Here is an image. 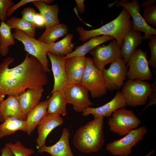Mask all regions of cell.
<instances>
[{"label": "cell", "mask_w": 156, "mask_h": 156, "mask_svg": "<svg viewBox=\"0 0 156 156\" xmlns=\"http://www.w3.org/2000/svg\"><path fill=\"white\" fill-rule=\"evenodd\" d=\"M152 89L151 93L148 96L149 101L147 105L145 107L143 111L144 110L148 107L156 104V78L153 80L151 84Z\"/></svg>", "instance_id": "36"}, {"label": "cell", "mask_w": 156, "mask_h": 156, "mask_svg": "<svg viewBox=\"0 0 156 156\" xmlns=\"http://www.w3.org/2000/svg\"><path fill=\"white\" fill-rule=\"evenodd\" d=\"M70 132L68 129H63L62 135L58 141L50 146L45 145L39 148V153L46 152L52 156H74L69 144Z\"/></svg>", "instance_id": "19"}, {"label": "cell", "mask_w": 156, "mask_h": 156, "mask_svg": "<svg viewBox=\"0 0 156 156\" xmlns=\"http://www.w3.org/2000/svg\"><path fill=\"white\" fill-rule=\"evenodd\" d=\"M142 16L147 24L156 27V4H154L144 8Z\"/></svg>", "instance_id": "32"}, {"label": "cell", "mask_w": 156, "mask_h": 156, "mask_svg": "<svg viewBox=\"0 0 156 156\" xmlns=\"http://www.w3.org/2000/svg\"><path fill=\"white\" fill-rule=\"evenodd\" d=\"M156 2V0H148L143 2L141 4H140V6L141 7L145 8L155 4Z\"/></svg>", "instance_id": "41"}, {"label": "cell", "mask_w": 156, "mask_h": 156, "mask_svg": "<svg viewBox=\"0 0 156 156\" xmlns=\"http://www.w3.org/2000/svg\"><path fill=\"white\" fill-rule=\"evenodd\" d=\"M44 91L43 87L28 89L18 96L20 109L25 116L39 103Z\"/></svg>", "instance_id": "18"}, {"label": "cell", "mask_w": 156, "mask_h": 156, "mask_svg": "<svg viewBox=\"0 0 156 156\" xmlns=\"http://www.w3.org/2000/svg\"><path fill=\"white\" fill-rule=\"evenodd\" d=\"M128 67L122 58L111 63L109 67L102 71L105 85L110 91L119 90L127 77Z\"/></svg>", "instance_id": "12"}, {"label": "cell", "mask_w": 156, "mask_h": 156, "mask_svg": "<svg viewBox=\"0 0 156 156\" xmlns=\"http://www.w3.org/2000/svg\"><path fill=\"white\" fill-rule=\"evenodd\" d=\"M75 2L78 12L81 13H83L85 12V5L83 0H76Z\"/></svg>", "instance_id": "39"}, {"label": "cell", "mask_w": 156, "mask_h": 156, "mask_svg": "<svg viewBox=\"0 0 156 156\" xmlns=\"http://www.w3.org/2000/svg\"><path fill=\"white\" fill-rule=\"evenodd\" d=\"M115 5L118 7H122L127 10L133 20L131 29L144 32V40H150L153 35H156V29L149 25L141 14L140 4L138 0H133L130 2L125 0L117 1Z\"/></svg>", "instance_id": "10"}, {"label": "cell", "mask_w": 156, "mask_h": 156, "mask_svg": "<svg viewBox=\"0 0 156 156\" xmlns=\"http://www.w3.org/2000/svg\"></svg>", "instance_id": "43"}, {"label": "cell", "mask_w": 156, "mask_h": 156, "mask_svg": "<svg viewBox=\"0 0 156 156\" xmlns=\"http://www.w3.org/2000/svg\"><path fill=\"white\" fill-rule=\"evenodd\" d=\"M6 23L11 29H18L22 31L28 36L34 38L37 27L33 23L21 18L12 17L6 20Z\"/></svg>", "instance_id": "30"}, {"label": "cell", "mask_w": 156, "mask_h": 156, "mask_svg": "<svg viewBox=\"0 0 156 156\" xmlns=\"http://www.w3.org/2000/svg\"><path fill=\"white\" fill-rule=\"evenodd\" d=\"M127 10L123 8L119 15L115 19L99 28L86 30L81 26L76 28L82 42L88 40L92 37L100 35H108L114 37L120 47H121L123 38L126 33L132 28L133 21Z\"/></svg>", "instance_id": "3"}, {"label": "cell", "mask_w": 156, "mask_h": 156, "mask_svg": "<svg viewBox=\"0 0 156 156\" xmlns=\"http://www.w3.org/2000/svg\"><path fill=\"white\" fill-rule=\"evenodd\" d=\"M36 0H21L17 4L10 8L7 12V16H10L17 9L21 6L29 3L32 2Z\"/></svg>", "instance_id": "37"}, {"label": "cell", "mask_w": 156, "mask_h": 156, "mask_svg": "<svg viewBox=\"0 0 156 156\" xmlns=\"http://www.w3.org/2000/svg\"><path fill=\"white\" fill-rule=\"evenodd\" d=\"M151 52V57L149 60L148 64L151 67L156 68V36L153 35L148 43Z\"/></svg>", "instance_id": "33"}, {"label": "cell", "mask_w": 156, "mask_h": 156, "mask_svg": "<svg viewBox=\"0 0 156 156\" xmlns=\"http://www.w3.org/2000/svg\"><path fill=\"white\" fill-rule=\"evenodd\" d=\"M14 60L8 57L0 63V103L6 95H18L26 89L43 87L48 83L47 73L35 57L27 53L21 63L9 68Z\"/></svg>", "instance_id": "1"}, {"label": "cell", "mask_w": 156, "mask_h": 156, "mask_svg": "<svg viewBox=\"0 0 156 156\" xmlns=\"http://www.w3.org/2000/svg\"><path fill=\"white\" fill-rule=\"evenodd\" d=\"M37 27H42L45 26V21L42 15L37 13L35 16L33 22Z\"/></svg>", "instance_id": "38"}, {"label": "cell", "mask_w": 156, "mask_h": 156, "mask_svg": "<svg viewBox=\"0 0 156 156\" xmlns=\"http://www.w3.org/2000/svg\"><path fill=\"white\" fill-rule=\"evenodd\" d=\"M14 5L12 0H0V19L1 21H6L8 10Z\"/></svg>", "instance_id": "34"}, {"label": "cell", "mask_w": 156, "mask_h": 156, "mask_svg": "<svg viewBox=\"0 0 156 156\" xmlns=\"http://www.w3.org/2000/svg\"><path fill=\"white\" fill-rule=\"evenodd\" d=\"M63 122L60 115L46 113L37 126L38 136L36 142L39 148L45 145L46 138L51 131Z\"/></svg>", "instance_id": "17"}, {"label": "cell", "mask_w": 156, "mask_h": 156, "mask_svg": "<svg viewBox=\"0 0 156 156\" xmlns=\"http://www.w3.org/2000/svg\"><path fill=\"white\" fill-rule=\"evenodd\" d=\"M68 28L64 24L59 23L48 28L38 38V40L48 44L54 42L59 38L67 35Z\"/></svg>", "instance_id": "26"}, {"label": "cell", "mask_w": 156, "mask_h": 156, "mask_svg": "<svg viewBox=\"0 0 156 156\" xmlns=\"http://www.w3.org/2000/svg\"><path fill=\"white\" fill-rule=\"evenodd\" d=\"M86 56L66 58L65 69L68 83L80 84L85 69Z\"/></svg>", "instance_id": "16"}, {"label": "cell", "mask_w": 156, "mask_h": 156, "mask_svg": "<svg viewBox=\"0 0 156 156\" xmlns=\"http://www.w3.org/2000/svg\"><path fill=\"white\" fill-rule=\"evenodd\" d=\"M104 118L103 117L94 118L76 131L73 142L78 150L88 153L101 149L105 141Z\"/></svg>", "instance_id": "2"}, {"label": "cell", "mask_w": 156, "mask_h": 156, "mask_svg": "<svg viewBox=\"0 0 156 156\" xmlns=\"http://www.w3.org/2000/svg\"><path fill=\"white\" fill-rule=\"evenodd\" d=\"M143 40V36L139 31L131 29L126 33L123 38L121 51V58L126 64L132 53Z\"/></svg>", "instance_id": "22"}, {"label": "cell", "mask_w": 156, "mask_h": 156, "mask_svg": "<svg viewBox=\"0 0 156 156\" xmlns=\"http://www.w3.org/2000/svg\"><path fill=\"white\" fill-rule=\"evenodd\" d=\"M51 93V96L47 100V113L51 115H67L66 105L67 103L64 93L57 91Z\"/></svg>", "instance_id": "24"}, {"label": "cell", "mask_w": 156, "mask_h": 156, "mask_svg": "<svg viewBox=\"0 0 156 156\" xmlns=\"http://www.w3.org/2000/svg\"><path fill=\"white\" fill-rule=\"evenodd\" d=\"M25 124V120L14 117L6 118L0 124V138L13 134L18 130L23 131Z\"/></svg>", "instance_id": "28"}, {"label": "cell", "mask_w": 156, "mask_h": 156, "mask_svg": "<svg viewBox=\"0 0 156 156\" xmlns=\"http://www.w3.org/2000/svg\"><path fill=\"white\" fill-rule=\"evenodd\" d=\"M73 37L72 34H68L58 42L50 44L48 53L61 56L71 53L74 47L75 44L72 42Z\"/></svg>", "instance_id": "27"}, {"label": "cell", "mask_w": 156, "mask_h": 156, "mask_svg": "<svg viewBox=\"0 0 156 156\" xmlns=\"http://www.w3.org/2000/svg\"><path fill=\"white\" fill-rule=\"evenodd\" d=\"M127 106L125 101L121 92L118 91L113 98L110 101L100 107L94 108L90 107L87 108L83 112L82 115L86 116L90 114L94 118L99 117L109 118L114 112L117 109Z\"/></svg>", "instance_id": "15"}, {"label": "cell", "mask_w": 156, "mask_h": 156, "mask_svg": "<svg viewBox=\"0 0 156 156\" xmlns=\"http://www.w3.org/2000/svg\"><path fill=\"white\" fill-rule=\"evenodd\" d=\"M151 89V84L148 81L129 79L124 83L121 92L127 106L135 107L145 104Z\"/></svg>", "instance_id": "4"}, {"label": "cell", "mask_w": 156, "mask_h": 156, "mask_svg": "<svg viewBox=\"0 0 156 156\" xmlns=\"http://www.w3.org/2000/svg\"><path fill=\"white\" fill-rule=\"evenodd\" d=\"M11 27L4 22L1 21L0 25V54L5 56L9 51V47L15 44Z\"/></svg>", "instance_id": "29"}, {"label": "cell", "mask_w": 156, "mask_h": 156, "mask_svg": "<svg viewBox=\"0 0 156 156\" xmlns=\"http://www.w3.org/2000/svg\"><path fill=\"white\" fill-rule=\"evenodd\" d=\"M114 39V38L112 36L105 35L91 38L88 42L76 47L75 50L64 57L66 58L74 56H85L87 53L96 47Z\"/></svg>", "instance_id": "25"}, {"label": "cell", "mask_w": 156, "mask_h": 156, "mask_svg": "<svg viewBox=\"0 0 156 156\" xmlns=\"http://www.w3.org/2000/svg\"><path fill=\"white\" fill-rule=\"evenodd\" d=\"M80 84L90 92L93 98L105 94L107 90L102 71L95 66L92 59L87 57L85 69Z\"/></svg>", "instance_id": "6"}, {"label": "cell", "mask_w": 156, "mask_h": 156, "mask_svg": "<svg viewBox=\"0 0 156 156\" xmlns=\"http://www.w3.org/2000/svg\"><path fill=\"white\" fill-rule=\"evenodd\" d=\"M47 55L51 61L54 77L53 88L51 93L57 91L63 93L65 87L68 83L65 69L66 58L64 56L49 53Z\"/></svg>", "instance_id": "14"}, {"label": "cell", "mask_w": 156, "mask_h": 156, "mask_svg": "<svg viewBox=\"0 0 156 156\" xmlns=\"http://www.w3.org/2000/svg\"><path fill=\"white\" fill-rule=\"evenodd\" d=\"M12 35L14 39L23 44L25 51L38 60L46 73L50 72L47 56L50 44L40 41L34 37H30L18 29H15Z\"/></svg>", "instance_id": "7"}, {"label": "cell", "mask_w": 156, "mask_h": 156, "mask_svg": "<svg viewBox=\"0 0 156 156\" xmlns=\"http://www.w3.org/2000/svg\"><path fill=\"white\" fill-rule=\"evenodd\" d=\"M1 156H14L12 151L6 144L1 149Z\"/></svg>", "instance_id": "40"}, {"label": "cell", "mask_w": 156, "mask_h": 156, "mask_svg": "<svg viewBox=\"0 0 156 156\" xmlns=\"http://www.w3.org/2000/svg\"><path fill=\"white\" fill-rule=\"evenodd\" d=\"M63 93L67 103L72 105L76 112H82L94 105L90 99L88 91L80 84L68 83L65 87Z\"/></svg>", "instance_id": "13"}, {"label": "cell", "mask_w": 156, "mask_h": 156, "mask_svg": "<svg viewBox=\"0 0 156 156\" xmlns=\"http://www.w3.org/2000/svg\"><path fill=\"white\" fill-rule=\"evenodd\" d=\"M147 53L140 49H136L132 53L126 64L129 67L127 74L129 79L145 81L152 78L153 74L149 67Z\"/></svg>", "instance_id": "9"}, {"label": "cell", "mask_w": 156, "mask_h": 156, "mask_svg": "<svg viewBox=\"0 0 156 156\" xmlns=\"http://www.w3.org/2000/svg\"><path fill=\"white\" fill-rule=\"evenodd\" d=\"M53 1L52 0H36L32 2L43 17L46 28L60 23L58 17L59 6L57 4L49 5Z\"/></svg>", "instance_id": "21"}, {"label": "cell", "mask_w": 156, "mask_h": 156, "mask_svg": "<svg viewBox=\"0 0 156 156\" xmlns=\"http://www.w3.org/2000/svg\"><path fill=\"white\" fill-rule=\"evenodd\" d=\"M6 144L12 151L14 156H29L34 153V150L25 147L18 140L14 143H8Z\"/></svg>", "instance_id": "31"}, {"label": "cell", "mask_w": 156, "mask_h": 156, "mask_svg": "<svg viewBox=\"0 0 156 156\" xmlns=\"http://www.w3.org/2000/svg\"><path fill=\"white\" fill-rule=\"evenodd\" d=\"M18 96L11 95L0 103V121L3 122L8 117L25 120L27 117L22 112L19 106Z\"/></svg>", "instance_id": "20"}, {"label": "cell", "mask_w": 156, "mask_h": 156, "mask_svg": "<svg viewBox=\"0 0 156 156\" xmlns=\"http://www.w3.org/2000/svg\"><path fill=\"white\" fill-rule=\"evenodd\" d=\"M48 100L40 102L29 114L23 131L30 135L47 113Z\"/></svg>", "instance_id": "23"}, {"label": "cell", "mask_w": 156, "mask_h": 156, "mask_svg": "<svg viewBox=\"0 0 156 156\" xmlns=\"http://www.w3.org/2000/svg\"><path fill=\"white\" fill-rule=\"evenodd\" d=\"M110 131L120 136H125L138 128L141 123L131 110L122 107L114 111L108 122Z\"/></svg>", "instance_id": "5"}, {"label": "cell", "mask_w": 156, "mask_h": 156, "mask_svg": "<svg viewBox=\"0 0 156 156\" xmlns=\"http://www.w3.org/2000/svg\"><path fill=\"white\" fill-rule=\"evenodd\" d=\"M154 150H153L150 151L148 153L144 156H151L154 153Z\"/></svg>", "instance_id": "42"}, {"label": "cell", "mask_w": 156, "mask_h": 156, "mask_svg": "<svg viewBox=\"0 0 156 156\" xmlns=\"http://www.w3.org/2000/svg\"><path fill=\"white\" fill-rule=\"evenodd\" d=\"M95 67L101 71L105 66L122 58L121 49L116 40L106 46L99 45L89 52Z\"/></svg>", "instance_id": "11"}, {"label": "cell", "mask_w": 156, "mask_h": 156, "mask_svg": "<svg viewBox=\"0 0 156 156\" xmlns=\"http://www.w3.org/2000/svg\"><path fill=\"white\" fill-rule=\"evenodd\" d=\"M147 128L141 126L134 129L122 138L108 143L106 150L115 156H129L132 152V149L143 139L148 133Z\"/></svg>", "instance_id": "8"}, {"label": "cell", "mask_w": 156, "mask_h": 156, "mask_svg": "<svg viewBox=\"0 0 156 156\" xmlns=\"http://www.w3.org/2000/svg\"><path fill=\"white\" fill-rule=\"evenodd\" d=\"M21 13V19L32 23H33L35 16L37 13L35 10L31 7L24 8Z\"/></svg>", "instance_id": "35"}]
</instances>
